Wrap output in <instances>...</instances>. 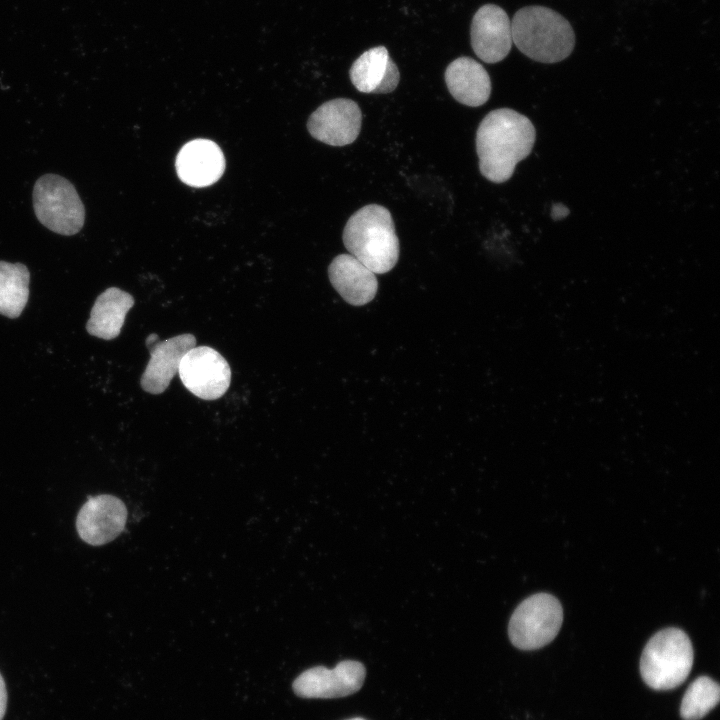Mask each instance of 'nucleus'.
<instances>
[{
    "label": "nucleus",
    "mask_w": 720,
    "mask_h": 720,
    "mask_svg": "<svg viewBox=\"0 0 720 720\" xmlns=\"http://www.w3.org/2000/svg\"><path fill=\"white\" fill-rule=\"evenodd\" d=\"M535 138V128L526 116L509 108L490 111L476 132L481 174L494 183L507 181L516 164L530 154Z\"/></svg>",
    "instance_id": "obj_1"
},
{
    "label": "nucleus",
    "mask_w": 720,
    "mask_h": 720,
    "mask_svg": "<svg viewBox=\"0 0 720 720\" xmlns=\"http://www.w3.org/2000/svg\"><path fill=\"white\" fill-rule=\"evenodd\" d=\"M343 243L349 253L375 274L389 272L399 258V240L389 210L369 204L348 219Z\"/></svg>",
    "instance_id": "obj_2"
},
{
    "label": "nucleus",
    "mask_w": 720,
    "mask_h": 720,
    "mask_svg": "<svg viewBox=\"0 0 720 720\" xmlns=\"http://www.w3.org/2000/svg\"><path fill=\"white\" fill-rule=\"evenodd\" d=\"M511 34L512 42L524 55L542 63L564 60L575 46L570 23L544 6L519 9L511 21Z\"/></svg>",
    "instance_id": "obj_3"
},
{
    "label": "nucleus",
    "mask_w": 720,
    "mask_h": 720,
    "mask_svg": "<svg viewBox=\"0 0 720 720\" xmlns=\"http://www.w3.org/2000/svg\"><path fill=\"white\" fill-rule=\"evenodd\" d=\"M693 646L685 632L666 628L654 634L645 645L640 659V674L654 690L678 687L693 665Z\"/></svg>",
    "instance_id": "obj_4"
},
{
    "label": "nucleus",
    "mask_w": 720,
    "mask_h": 720,
    "mask_svg": "<svg viewBox=\"0 0 720 720\" xmlns=\"http://www.w3.org/2000/svg\"><path fill=\"white\" fill-rule=\"evenodd\" d=\"M33 207L39 222L57 234L75 235L85 222V207L77 190L57 174H44L37 179Z\"/></svg>",
    "instance_id": "obj_5"
},
{
    "label": "nucleus",
    "mask_w": 720,
    "mask_h": 720,
    "mask_svg": "<svg viewBox=\"0 0 720 720\" xmlns=\"http://www.w3.org/2000/svg\"><path fill=\"white\" fill-rule=\"evenodd\" d=\"M562 620L557 598L547 593L532 595L518 605L510 618V641L521 650L539 649L556 637Z\"/></svg>",
    "instance_id": "obj_6"
},
{
    "label": "nucleus",
    "mask_w": 720,
    "mask_h": 720,
    "mask_svg": "<svg viewBox=\"0 0 720 720\" xmlns=\"http://www.w3.org/2000/svg\"><path fill=\"white\" fill-rule=\"evenodd\" d=\"M179 377L195 396L215 400L225 394L231 382V369L226 359L215 349L198 346L182 358Z\"/></svg>",
    "instance_id": "obj_7"
},
{
    "label": "nucleus",
    "mask_w": 720,
    "mask_h": 720,
    "mask_svg": "<svg viewBox=\"0 0 720 720\" xmlns=\"http://www.w3.org/2000/svg\"><path fill=\"white\" fill-rule=\"evenodd\" d=\"M365 675L364 665L354 660L341 661L333 669L316 666L295 679L293 690L303 698L345 697L360 690Z\"/></svg>",
    "instance_id": "obj_8"
},
{
    "label": "nucleus",
    "mask_w": 720,
    "mask_h": 720,
    "mask_svg": "<svg viewBox=\"0 0 720 720\" xmlns=\"http://www.w3.org/2000/svg\"><path fill=\"white\" fill-rule=\"evenodd\" d=\"M361 110L347 98L323 103L309 117L307 128L311 136L331 146L351 144L361 130Z\"/></svg>",
    "instance_id": "obj_9"
},
{
    "label": "nucleus",
    "mask_w": 720,
    "mask_h": 720,
    "mask_svg": "<svg viewBox=\"0 0 720 720\" xmlns=\"http://www.w3.org/2000/svg\"><path fill=\"white\" fill-rule=\"evenodd\" d=\"M127 509L122 500L113 495L91 496L83 504L76 518L80 538L93 546L114 540L124 529Z\"/></svg>",
    "instance_id": "obj_10"
},
{
    "label": "nucleus",
    "mask_w": 720,
    "mask_h": 720,
    "mask_svg": "<svg viewBox=\"0 0 720 720\" xmlns=\"http://www.w3.org/2000/svg\"><path fill=\"white\" fill-rule=\"evenodd\" d=\"M471 46L486 63L503 60L512 46L511 21L499 6L486 4L475 13L471 24Z\"/></svg>",
    "instance_id": "obj_11"
},
{
    "label": "nucleus",
    "mask_w": 720,
    "mask_h": 720,
    "mask_svg": "<svg viewBox=\"0 0 720 720\" xmlns=\"http://www.w3.org/2000/svg\"><path fill=\"white\" fill-rule=\"evenodd\" d=\"M225 168L220 147L211 140L195 139L186 143L176 157L178 177L192 187H206L215 183Z\"/></svg>",
    "instance_id": "obj_12"
},
{
    "label": "nucleus",
    "mask_w": 720,
    "mask_h": 720,
    "mask_svg": "<svg viewBox=\"0 0 720 720\" xmlns=\"http://www.w3.org/2000/svg\"><path fill=\"white\" fill-rule=\"evenodd\" d=\"M195 344L194 335L188 333L153 344L140 381L142 389L151 394L163 393L178 373L182 358Z\"/></svg>",
    "instance_id": "obj_13"
},
{
    "label": "nucleus",
    "mask_w": 720,
    "mask_h": 720,
    "mask_svg": "<svg viewBox=\"0 0 720 720\" xmlns=\"http://www.w3.org/2000/svg\"><path fill=\"white\" fill-rule=\"evenodd\" d=\"M328 275L335 290L349 304L361 306L376 295L375 273L351 254L336 256L329 265Z\"/></svg>",
    "instance_id": "obj_14"
},
{
    "label": "nucleus",
    "mask_w": 720,
    "mask_h": 720,
    "mask_svg": "<svg viewBox=\"0 0 720 720\" xmlns=\"http://www.w3.org/2000/svg\"><path fill=\"white\" fill-rule=\"evenodd\" d=\"M350 79L363 93L386 94L395 90L400 80L399 70L384 46L365 51L352 64Z\"/></svg>",
    "instance_id": "obj_15"
},
{
    "label": "nucleus",
    "mask_w": 720,
    "mask_h": 720,
    "mask_svg": "<svg viewBox=\"0 0 720 720\" xmlns=\"http://www.w3.org/2000/svg\"><path fill=\"white\" fill-rule=\"evenodd\" d=\"M445 82L454 99L466 106H481L490 97L488 72L472 58L463 56L452 61L446 68Z\"/></svg>",
    "instance_id": "obj_16"
},
{
    "label": "nucleus",
    "mask_w": 720,
    "mask_h": 720,
    "mask_svg": "<svg viewBox=\"0 0 720 720\" xmlns=\"http://www.w3.org/2000/svg\"><path fill=\"white\" fill-rule=\"evenodd\" d=\"M133 305L134 298L129 293L117 287L107 288L97 297L91 309L87 332L104 340L116 338Z\"/></svg>",
    "instance_id": "obj_17"
},
{
    "label": "nucleus",
    "mask_w": 720,
    "mask_h": 720,
    "mask_svg": "<svg viewBox=\"0 0 720 720\" xmlns=\"http://www.w3.org/2000/svg\"><path fill=\"white\" fill-rule=\"evenodd\" d=\"M30 272L22 263L0 261V314L17 318L29 297Z\"/></svg>",
    "instance_id": "obj_18"
},
{
    "label": "nucleus",
    "mask_w": 720,
    "mask_h": 720,
    "mask_svg": "<svg viewBox=\"0 0 720 720\" xmlns=\"http://www.w3.org/2000/svg\"><path fill=\"white\" fill-rule=\"evenodd\" d=\"M720 687L708 676H700L687 688L681 702L683 720H700L719 702Z\"/></svg>",
    "instance_id": "obj_19"
},
{
    "label": "nucleus",
    "mask_w": 720,
    "mask_h": 720,
    "mask_svg": "<svg viewBox=\"0 0 720 720\" xmlns=\"http://www.w3.org/2000/svg\"><path fill=\"white\" fill-rule=\"evenodd\" d=\"M7 689L5 681L0 674V720L3 719L7 709Z\"/></svg>",
    "instance_id": "obj_20"
},
{
    "label": "nucleus",
    "mask_w": 720,
    "mask_h": 720,
    "mask_svg": "<svg viewBox=\"0 0 720 720\" xmlns=\"http://www.w3.org/2000/svg\"><path fill=\"white\" fill-rule=\"evenodd\" d=\"M157 338H158V337H157V335H155V334L149 335V337H148L147 340H146L147 346L150 347V346H152L153 344H155L154 341L157 340Z\"/></svg>",
    "instance_id": "obj_21"
},
{
    "label": "nucleus",
    "mask_w": 720,
    "mask_h": 720,
    "mask_svg": "<svg viewBox=\"0 0 720 720\" xmlns=\"http://www.w3.org/2000/svg\"><path fill=\"white\" fill-rule=\"evenodd\" d=\"M348 720H366V719L357 717V718H351V719H348Z\"/></svg>",
    "instance_id": "obj_22"
}]
</instances>
